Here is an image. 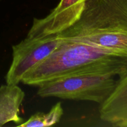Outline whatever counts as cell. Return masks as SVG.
Returning a JSON list of instances; mask_svg holds the SVG:
<instances>
[{
	"instance_id": "obj_1",
	"label": "cell",
	"mask_w": 127,
	"mask_h": 127,
	"mask_svg": "<svg viewBox=\"0 0 127 127\" xmlns=\"http://www.w3.org/2000/svg\"><path fill=\"white\" fill-rule=\"evenodd\" d=\"M127 74V57L88 43L63 39L48 58L24 75L21 83L39 86L69 76L102 74L121 78Z\"/></svg>"
},
{
	"instance_id": "obj_2",
	"label": "cell",
	"mask_w": 127,
	"mask_h": 127,
	"mask_svg": "<svg viewBox=\"0 0 127 127\" xmlns=\"http://www.w3.org/2000/svg\"><path fill=\"white\" fill-rule=\"evenodd\" d=\"M58 35L127 57V0H85L78 21Z\"/></svg>"
},
{
	"instance_id": "obj_3",
	"label": "cell",
	"mask_w": 127,
	"mask_h": 127,
	"mask_svg": "<svg viewBox=\"0 0 127 127\" xmlns=\"http://www.w3.org/2000/svg\"><path fill=\"white\" fill-rule=\"evenodd\" d=\"M117 83L114 76L102 74H79L63 77L40 85L37 95L86 100L101 104L110 95Z\"/></svg>"
},
{
	"instance_id": "obj_4",
	"label": "cell",
	"mask_w": 127,
	"mask_h": 127,
	"mask_svg": "<svg viewBox=\"0 0 127 127\" xmlns=\"http://www.w3.org/2000/svg\"><path fill=\"white\" fill-rule=\"evenodd\" d=\"M63 42L58 34L27 37L12 47V59L6 73L7 84H19L28 71L48 58Z\"/></svg>"
},
{
	"instance_id": "obj_5",
	"label": "cell",
	"mask_w": 127,
	"mask_h": 127,
	"mask_svg": "<svg viewBox=\"0 0 127 127\" xmlns=\"http://www.w3.org/2000/svg\"><path fill=\"white\" fill-rule=\"evenodd\" d=\"M85 0H60L58 5L43 18H34L28 37H43L59 34L78 21Z\"/></svg>"
},
{
	"instance_id": "obj_6",
	"label": "cell",
	"mask_w": 127,
	"mask_h": 127,
	"mask_svg": "<svg viewBox=\"0 0 127 127\" xmlns=\"http://www.w3.org/2000/svg\"><path fill=\"white\" fill-rule=\"evenodd\" d=\"M99 116L111 126L127 127V74L117 80L113 91L100 104Z\"/></svg>"
},
{
	"instance_id": "obj_7",
	"label": "cell",
	"mask_w": 127,
	"mask_h": 127,
	"mask_svg": "<svg viewBox=\"0 0 127 127\" xmlns=\"http://www.w3.org/2000/svg\"><path fill=\"white\" fill-rule=\"evenodd\" d=\"M25 93L18 84H4L0 86V127L9 122L20 125L24 122L19 116L20 107Z\"/></svg>"
},
{
	"instance_id": "obj_8",
	"label": "cell",
	"mask_w": 127,
	"mask_h": 127,
	"mask_svg": "<svg viewBox=\"0 0 127 127\" xmlns=\"http://www.w3.org/2000/svg\"><path fill=\"white\" fill-rule=\"evenodd\" d=\"M63 115L62 104H55L48 113L37 112L31 117L27 121L24 122L19 127H51L58 124Z\"/></svg>"
}]
</instances>
